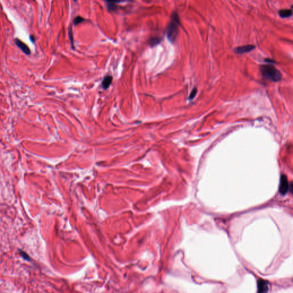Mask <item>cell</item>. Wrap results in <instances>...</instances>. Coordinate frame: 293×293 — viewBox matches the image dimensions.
Masks as SVG:
<instances>
[{
	"label": "cell",
	"instance_id": "cell-1",
	"mask_svg": "<svg viewBox=\"0 0 293 293\" xmlns=\"http://www.w3.org/2000/svg\"><path fill=\"white\" fill-rule=\"evenodd\" d=\"M179 24L180 20L178 14L176 12H174L167 28V36L168 40L172 43L175 42L178 35Z\"/></svg>",
	"mask_w": 293,
	"mask_h": 293
},
{
	"label": "cell",
	"instance_id": "cell-2",
	"mask_svg": "<svg viewBox=\"0 0 293 293\" xmlns=\"http://www.w3.org/2000/svg\"><path fill=\"white\" fill-rule=\"evenodd\" d=\"M260 71L264 78L274 82L279 81L282 77L281 72L271 64L261 65Z\"/></svg>",
	"mask_w": 293,
	"mask_h": 293
},
{
	"label": "cell",
	"instance_id": "cell-3",
	"mask_svg": "<svg viewBox=\"0 0 293 293\" xmlns=\"http://www.w3.org/2000/svg\"><path fill=\"white\" fill-rule=\"evenodd\" d=\"M288 190H289V182L288 179L285 175H282L279 184V191L282 194L285 195V194L287 193Z\"/></svg>",
	"mask_w": 293,
	"mask_h": 293
},
{
	"label": "cell",
	"instance_id": "cell-4",
	"mask_svg": "<svg viewBox=\"0 0 293 293\" xmlns=\"http://www.w3.org/2000/svg\"><path fill=\"white\" fill-rule=\"evenodd\" d=\"M256 48V46L253 45H247L245 46H241L235 48L234 49V51L236 53L239 55L243 54L245 53L250 52L252 50H253Z\"/></svg>",
	"mask_w": 293,
	"mask_h": 293
},
{
	"label": "cell",
	"instance_id": "cell-5",
	"mask_svg": "<svg viewBox=\"0 0 293 293\" xmlns=\"http://www.w3.org/2000/svg\"><path fill=\"white\" fill-rule=\"evenodd\" d=\"M14 43L17 46V47L19 48L25 54H26L27 55H31V49L26 44H25L24 42L21 41L18 38L14 39Z\"/></svg>",
	"mask_w": 293,
	"mask_h": 293
},
{
	"label": "cell",
	"instance_id": "cell-6",
	"mask_svg": "<svg viewBox=\"0 0 293 293\" xmlns=\"http://www.w3.org/2000/svg\"><path fill=\"white\" fill-rule=\"evenodd\" d=\"M258 284V293H267L268 290V283L267 281L260 279Z\"/></svg>",
	"mask_w": 293,
	"mask_h": 293
},
{
	"label": "cell",
	"instance_id": "cell-7",
	"mask_svg": "<svg viewBox=\"0 0 293 293\" xmlns=\"http://www.w3.org/2000/svg\"><path fill=\"white\" fill-rule=\"evenodd\" d=\"M112 81V77L111 76H106L102 81V87L104 89H107L110 87Z\"/></svg>",
	"mask_w": 293,
	"mask_h": 293
},
{
	"label": "cell",
	"instance_id": "cell-8",
	"mask_svg": "<svg viewBox=\"0 0 293 293\" xmlns=\"http://www.w3.org/2000/svg\"><path fill=\"white\" fill-rule=\"evenodd\" d=\"M120 1H108L107 2V9L110 12H114L117 9V3H120Z\"/></svg>",
	"mask_w": 293,
	"mask_h": 293
},
{
	"label": "cell",
	"instance_id": "cell-9",
	"mask_svg": "<svg viewBox=\"0 0 293 293\" xmlns=\"http://www.w3.org/2000/svg\"><path fill=\"white\" fill-rule=\"evenodd\" d=\"M279 14L281 18H289L292 16V10L290 9H282L279 12Z\"/></svg>",
	"mask_w": 293,
	"mask_h": 293
},
{
	"label": "cell",
	"instance_id": "cell-10",
	"mask_svg": "<svg viewBox=\"0 0 293 293\" xmlns=\"http://www.w3.org/2000/svg\"><path fill=\"white\" fill-rule=\"evenodd\" d=\"M161 41V39L159 37H152L148 40V43L151 46H155L159 44Z\"/></svg>",
	"mask_w": 293,
	"mask_h": 293
},
{
	"label": "cell",
	"instance_id": "cell-11",
	"mask_svg": "<svg viewBox=\"0 0 293 293\" xmlns=\"http://www.w3.org/2000/svg\"><path fill=\"white\" fill-rule=\"evenodd\" d=\"M18 251H19L20 255L22 256V258L23 259H24L25 260H26L27 261H31L32 260V259L31 258L30 256L26 252H25L24 251L21 250L20 249L18 250Z\"/></svg>",
	"mask_w": 293,
	"mask_h": 293
},
{
	"label": "cell",
	"instance_id": "cell-12",
	"mask_svg": "<svg viewBox=\"0 0 293 293\" xmlns=\"http://www.w3.org/2000/svg\"><path fill=\"white\" fill-rule=\"evenodd\" d=\"M84 21H85V19L84 18H82L81 16H77L74 19L73 24L76 25H78V24L81 23L82 22H83Z\"/></svg>",
	"mask_w": 293,
	"mask_h": 293
},
{
	"label": "cell",
	"instance_id": "cell-13",
	"mask_svg": "<svg viewBox=\"0 0 293 293\" xmlns=\"http://www.w3.org/2000/svg\"><path fill=\"white\" fill-rule=\"evenodd\" d=\"M197 93V89L196 88H194L192 91H191L189 96V97H188V100H191L192 99H194V97H195Z\"/></svg>",
	"mask_w": 293,
	"mask_h": 293
},
{
	"label": "cell",
	"instance_id": "cell-14",
	"mask_svg": "<svg viewBox=\"0 0 293 293\" xmlns=\"http://www.w3.org/2000/svg\"><path fill=\"white\" fill-rule=\"evenodd\" d=\"M69 36H70V40H71V42L72 44V46L73 47V33H72V28H70V30H69Z\"/></svg>",
	"mask_w": 293,
	"mask_h": 293
},
{
	"label": "cell",
	"instance_id": "cell-15",
	"mask_svg": "<svg viewBox=\"0 0 293 293\" xmlns=\"http://www.w3.org/2000/svg\"><path fill=\"white\" fill-rule=\"evenodd\" d=\"M264 61L266 62V63H268V64H272L273 63H275V61H274L273 60H271V59H265Z\"/></svg>",
	"mask_w": 293,
	"mask_h": 293
},
{
	"label": "cell",
	"instance_id": "cell-16",
	"mask_svg": "<svg viewBox=\"0 0 293 293\" xmlns=\"http://www.w3.org/2000/svg\"><path fill=\"white\" fill-rule=\"evenodd\" d=\"M30 40L32 42H35V37L33 36H30Z\"/></svg>",
	"mask_w": 293,
	"mask_h": 293
}]
</instances>
